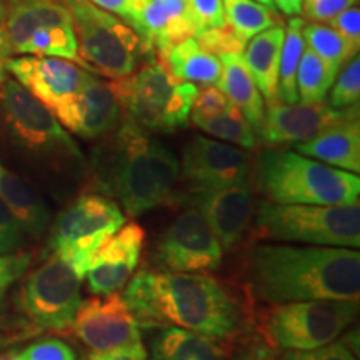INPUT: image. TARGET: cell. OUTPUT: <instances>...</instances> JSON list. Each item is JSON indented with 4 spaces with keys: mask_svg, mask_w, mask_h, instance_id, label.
<instances>
[{
    "mask_svg": "<svg viewBox=\"0 0 360 360\" xmlns=\"http://www.w3.org/2000/svg\"><path fill=\"white\" fill-rule=\"evenodd\" d=\"M13 56L11 42H8V32H7V12H6V2L0 0V80L7 77V72L4 69L7 58Z\"/></svg>",
    "mask_w": 360,
    "mask_h": 360,
    "instance_id": "bcb514c9",
    "label": "cell"
},
{
    "mask_svg": "<svg viewBox=\"0 0 360 360\" xmlns=\"http://www.w3.org/2000/svg\"><path fill=\"white\" fill-rule=\"evenodd\" d=\"M192 122L212 137H217L220 141L232 143V146H238L247 148V150L257 146V135H255L254 127L247 122L242 112L232 103H229L227 109L217 115L209 117V119L192 120Z\"/></svg>",
    "mask_w": 360,
    "mask_h": 360,
    "instance_id": "4dcf8cb0",
    "label": "cell"
},
{
    "mask_svg": "<svg viewBox=\"0 0 360 360\" xmlns=\"http://www.w3.org/2000/svg\"><path fill=\"white\" fill-rule=\"evenodd\" d=\"M255 187L274 204L344 205L359 202L360 195L357 174L277 147L257 155Z\"/></svg>",
    "mask_w": 360,
    "mask_h": 360,
    "instance_id": "5b68a950",
    "label": "cell"
},
{
    "mask_svg": "<svg viewBox=\"0 0 360 360\" xmlns=\"http://www.w3.org/2000/svg\"><path fill=\"white\" fill-rule=\"evenodd\" d=\"M283 24L270 27L257 35H254L245 44L242 57L249 69L252 79L267 102L277 98L278 64H281V51L283 42Z\"/></svg>",
    "mask_w": 360,
    "mask_h": 360,
    "instance_id": "d4e9b609",
    "label": "cell"
},
{
    "mask_svg": "<svg viewBox=\"0 0 360 360\" xmlns=\"http://www.w3.org/2000/svg\"><path fill=\"white\" fill-rule=\"evenodd\" d=\"M187 200L207 220L224 250H232L240 244L254 207L249 180L233 186L193 191Z\"/></svg>",
    "mask_w": 360,
    "mask_h": 360,
    "instance_id": "ffe728a7",
    "label": "cell"
},
{
    "mask_svg": "<svg viewBox=\"0 0 360 360\" xmlns=\"http://www.w3.org/2000/svg\"><path fill=\"white\" fill-rule=\"evenodd\" d=\"M124 224L125 214L114 199L97 192L82 193L57 217L49 247L84 281L92 252Z\"/></svg>",
    "mask_w": 360,
    "mask_h": 360,
    "instance_id": "7c38bea8",
    "label": "cell"
},
{
    "mask_svg": "<svg viewBox=\"0 0 360 360\" xmlns=\"http://www.w3.org/2000/svg\"><path fill=\"white\" fill-rule=\"evenodd\" d=\"M278 360H357V354L344 340H334L312 350H285Z\"/></svg>",
    "mask_w": 360,
    "mask_h": 360,
    "instance_id": "d590c367",
    "label": "cell"
},
{
    "mask_svg": "<svg viewBox=\"0 0 360 360\" xmlns=\"http://www.w3.org/2000/svg\"><path fill=\"white\" fill-rule=\"evenodd\" d=\"M274 7L287 17H295L302 13V0H272Z\"/></svg>",
    "mask_w": 360,
    "mask_h": 360,
    "instance_id": "7dc6e473",
    "label": "cell"
},
{
    "mask_svg": "<svg viewBox=\"0 0 360 360\" xmlns=\"http://www.w3.org/2000/svg\"><path fill=\"white\" fill-rule=\"evenodd\" d=\"M195 39L205 51L212 52L215 56H222V53L231 52L242 53L245 47L244 40L238 39L227 25L202 30V32L195 35Z\"/></svg>",
    "mask_w": 360,
    "mask_h": 360,
    "instance_id": "836d02e7",
    "label": "cell"
},
{
    "mask_svg": "<svg viewBox=\"0 0 360 360\" xmlns=\"http://www.w3.org/2000/svg\"><path fill=\"white\" fill-rule=\"evenodd\" d=\"M357 0H302V13L312 22H328Z\"/></svg>",
    "mask_w": 360,
    "mask_h": 360,
    "instance_id": "60d3db41",
    "label": "cell"
},
{
    "mask_svg": "<svg viewBox=\"0 0 360 360\" xmlns=\"http://www.w3.org/2000/svg\"><path fill=\"white\" fill-rule=\"evenodd\" d=\"M146 232L137 222H127L105 237L87 262L89 290L105 295L120 290L141 262Z\"/></svg>",
    "mask_w": 360,
    "mask_h": 360,
    "instance_id": "ac0fdd59",
    "label": "cell"
},
{
    "mask_svg": "<svg viewBox=\"0 0 360 360\" xmlns=\"http://www.w3.org/2000/svg\"><path fill=\"white\" fill-rule=\"evenodd\" d=\"M147 360H229L217 340L179 327H160L150 337Z\"/></svg>",
    "mask_w": 360,
    "mask_h": 360,
    "instance_id": "4316f807",
    "label": "cell"
},
{
    "mask_svg": "<svg viewBox=\"0 0 360 360\" xmlns=\"http://www.w3.org/2000/svg\"><path fill=\"white\" fill-rule=\"evenodd\" d=\"M179 164L191 192L247 182L250 174V159L242 148L204 135L186 143Z\"/></svg>",
    "mask_w": 360,
    "mask_h": 360,
    "instance_id": "9a60e30c",
    "label": "cell"
},
{
    "mask_svg": "<svg viewBox=\"0 0 360 360\" xmlns=\"http://www.w3.org/2000/svg\"><path fill=\"white\" fill-rule=\"evenodd\" d=\"M80 287L77 272L52 254L25 276L17 292V310L35 332H67L82 302Z\"/></svg>",
    "mask_w": 360,
    "mask_h": 360,
    "instance_id": "8fae6325",
    "label": "cell"
},
{
    "mask_svg": "<svg viewBox=\"0 0 360 360\" xmlns=\"http://www.w3.org/2000/svg\"><path fill=\"white\" fill-rule=\"evenodd\" d=\"M337 75L326 62L305 45L297 69V94L300 103H321L326 101Z\"/></svg>",
    "mask_w": 360,
    "mask_h": 360,
    "instance_id": "1f68e13d",
    "label": "cell"
},
{
    "mask_svg": "<svg viewBox=\"0 0 360 360\" xmlns=\"http://www.w3.org/2000/svg\"><path fill=\"white\" fill-rule=\"evenodd\" d=\"M72 17L79 56L90 72L122 79L132 74L142 58L148 57L146 45L135 30L114 13L102 11L90 0H60Z\"/></svg>",
    "mask_w": 360,
    "mask_h": 360,
    "instance_id": "ba28073f",
    "label": "cell"
},
{
    "mask_svg": "<svg viewBox=\"0 0 360 360\" xmlns=\"http://www.w3.org/2000/svg\"><path fill=\"white\" fill-rule=\"evenodd\" d=\"M97 193L115 199L130 217L177 200L180 164L174 152L124 117L94 150L87 174Z\"/></svg>",
    "mask_w": 360,
    "mask_h": 360,
    "instance_id": "3957f363",
    "label": "cell"
},
{
    "mask_svg": "<svg viewBox=\"0 0 360 360\" xmlns=\"http://www.w3.org/2000/svg\"><path fill=\"white\" fill-rule=\"evenodd\" d=\"M90 2L102 11L117 13L119 17H122L125 24H129L141 11L146 0H90Z\"/></svg>",
    "mask_w": 360,
    "mask_h": 360,
    "instance_id": "7bdbcfd3",
    "label": "cell"
},
{
    "mask_svg": "<svg viewBox=\"0 0 360 360\" xmlns=\"http://www.w3.org/2000/svg\"><path fill=\"white\" fill-rule=\"evenodd\" d=\"M255 233L278 242L359 249L360 204H274L264 199L255 209Z\"/></svg>",
    "mask_w": 360,
    "mask_h": 360,
    "instance_id": "52a82bcc",
    "label": "cell"
},
{
    "mask_svg": "<svg viewBox=\"0 0 360 360\" xmlns=\"http://www.w3.org/2000/svg\"><path fill=\"white\" fill-rule=\"evenodd\" d=\"M359 119V105L347 109H332L328 103H282L269 102L264 120L257 129L260 141L267 147H278L285 143H299L312 139L345 120Z\"/></svg>",
    "mask_w": 360,
    "mask_h": 360,
    "instance_id": "e0dca14e",
    "label": "cell"
},
{
    "mask_svg": "<svg viewBox=\"0 0 360 360\" xmlns=\"http://www.w3.org/2000/svg\"><path fill=\"white\" fill-rule=\"evenodd\" d=\"M17 360H75V354L65 342L44 339L34 342L17 354Z\"/></svg>",
    "mask_w": 360,
    "mask_h": 360,
    "instance_id": "8d00e7d4",
    "label": "cell"
},
{
    "mask_svg": "<svg viewBox=\"0 0 360 360\" xmlns=\"http://www.w3.org/2000/svg\"><path fill=\"white\" fill-rule=\"evenodd\" d=\"M359 300L317 299L277 304L265 317L269 345L281 350H312L330 344L354 322Z\"/></svg>",
    "mask_w": 360,
    "mask_h": 360,
    "instance_id": "9c48e42d",
    "label": "cell"
},
{
    "mask_svg": "<svg viewBox=\"0 0 360 360\" xmlns=\"http://www.w3.org/2000/svg\"><path fill=\"white\" fill-rule=\"evenodd\" d=\"M25 232L8 210V207L0 199V255L20 250L24 245Z\"/></svg>",
    "mask_w": 360,
    "mask_h": 360,
    "instance_id": "f35d334b",
    "label": "cell"
},
{
    "mask_svg": "<svg viewBox=\"0 0 360 360\" xmlns=\"http://www.w3.org/2000/svg\"><path fill=\"white\" fill-rule=\"evenodd\" d=\"M334 87L328 96V105L332 109H347V107L359 105L360 98V57L359 53L342 67V72L337 74Z\"/></svg>",
    "mask_w": 360,
    "mask_h": 360,
    "instance_id": "d6a6232c",
    "label": "cell"
},
{
    "mask_svg": "<svg viewBox=\"0 0 360 360\" xmlns=\"http://www.w3.org/2000/svg\"><path fill=\"white\" fill-rule=\"evenodd\" d=\"M337 34H340L347 42L352 45L355 51H359L360 45V11L357 6L345 8L344 12L337 13L327 22Z\"/></svg>",
    "mask_w": 360,
    "mask_h": 360,
    "instance_id": "ab89813d",
    "label": "cell"
},
{
    "mask_svg": "<svg viewBox=\"0 0 360 360\" xmlns=\"http://www.w3.org/2000/svg\"><path fill=\"white\" fill-rule=\"evenodd\" d=\"M294 150L330 167L360 172V125L359 119L345 120L314 135L305 142L294 143Z\"/></svg>",
    "mask_w": 360,
    "mask_h": 360,
    "instance_id": "7402d4cb",
    "label": "cell"
},
{
    "mask_svg": "<svg viewBox=\"0 0 360 360\" xmlns=\"http://www.w3.org/2000/svg\"><path fill=\"white\" fill-rule=\"evenodd\" d=\"M192 8L200 32L205 29L227 25L225 24L224 0H192Z\"/></svg>",
    "mask_w": 360,
    "mask_h": 360,
    "instance_id": "b9f144b4",
    "label": "cell"
},
{
    "mask_svg": "<svg viewBox=\"0 0 360 360\" xmlns=\"http://www.w3.org/2000/svg\"><path fill=\"white\" fill-rule=\"evenodd\" d=\"M175 79L182 82L217 85L222 77V62L215 53L205 51L195 37H188L159 53H154Z\"/></svg>",
    "mask_w": 360,
    "mask_h": 360,
    "instance_id": "603a6c76",
    "label": "cell"
},
{
    "mask_svg": "<svg viewBox=\"0 0 360 360\" xmlns=\"http://www.w3.org/2000/svg\"><path fill=\"white\" fill-rule=\"evenodd\" d=\"M148 352L142 345V342L124 345V347L105 350V352H92L89 360H147Z\"/></svg>",
    "mask_w": 360,
    "mask_h": 360,
    "instance_id": "ee69618b",
    "label": "cell"
},
{
    "mask_svg": "<svg viewBox=\"0 0 360 360\" xmlns=\"http://www.w3.org/2000/svg\"><path fill=\"white\" fill-rule=\"evenodd\" d=\"M6 12L12 53L65 58L89 70L79 56L70 13L60 0H6Z\"/></svg>",
    "mask_w": 360,
    "mask_h": 360,
    "instance_id": "30bf717a",
    "label": "cell"
},
{
    "mask_svg": "<svg viewBox=\"0 0 360 360\" xmlns=\"http://www.w3.org/2000/svg\"><path fill=\"white\" fill-rule=\"evenodd\" d=\"M122 299L141 326L179 327L214 340L232 339L244 322L236 297L200 272L139 270Z\"/></svg>",
    "mask_w": 360,
    "mask_h": 360,
    "instance_id": "6da1fadb",
    "label": "cell"
},
{
    "mask_svg": "<svg viewBox=\"0 0 360 360\" xmlns=\"http://www.w3.org/2000/svg\"><path fill=\"white\" fill-rule=\"evenodd\" d=\"M229 103L231 102L225 97L222 89L217 85H204L197 90L195 101L192 103L191 120L209 119V117L217 115L227 109Z\"/></svg>",
    "mask_w": 360,
    "mask_h": 360,
    "instance_id": "e575fe53",
    "label": "cell"
},
{
    "mask_svg": "<svg viewBox=\"0 0 360 360\" xmlns=\"http://www.w3.org/2000/svg\"><path fill=\"white\" fill-rule=\"evenodd\" d=\"M4 321H6V304L0 299V327L4 326Z\"/></svg>",
    "mask_w": 360,
    "mask_h": 360,
    "instance_id": "c3c4849f",
    "label": "cell"
},
{
    "mask_svg": "<svg viewBox=\"0 0 360 360\" xmlns=\"http://www.w3.org/2000/svg\"><path fill=\"white\" fill-rule=\"evenodd\" d=\"M4 69L7 75L17 80L27 92L32 94L51 110L74 97L94 79L92 72L58 57H11L4 64Z\"/></svg>",
    "mask_w": 360,
    "mask_h": 360,
    "instance_id": "2e32d148",
    "label": "cell"
},
{
    "mask_svg": "<svg viewBox=\"0 0 360 360\" xmlns=\"http://www.w3.org/2000/svg\"><path fill=\"white\" fill-rule=\"evenodd\" d=\"M0 360H17V352L0 354Z\"/></svg>",
    "mask_w": 360,
    "mask_h": 360,
    "instance_id": "681fc988",
    "label": "cell"
},
{
    "mask_svg": "<svg viewBox=\"0 0 360 360\" xmlns=\"http://www.w3.org/2000/svg\"><path fill=\"white\" fill-rule=\"evenodd\" d=\"M224 249L207 220L195 207L179 214L157 242L155 260L167 272L217 270Z\"/></svg>",
    "mask_w": 360,
    "mask_h": 360,
    "instance_id": "4fadbf2b",
    "label": "cell"
},
{
    "mask_svg": "<svg viewBox=\"0 0 360 360\" xmlns=\"http://www.w3.org/2000/svg\"><path fill=\"white\" fill-rule=\"evenodd\" d=\"M247 283L265 304L299 300H359L357 249L321 245L257 244L247 255Z\"/></svg>",
    "mask_w": 360,
    "mask_h": 360,
    "instance_id": "7a4b0ae2",
    "label": "cell"
},
{
    "mask_svg": "<svg viewBox=\"0 0 360 360\" xmlns=\"http://www.w3.org/2000/svg\"><path fill=\"white\" fill-rule=\"evenodd\" d=\"M304 40L310 51L317 53L335 75L355 53H359L340 34L322 22H305Z\"/></svg>",
    "mask_w": 360,
    "mask_h": 360,
    "instance_id": "f546056e",
    "label": "cell"
},
{
    "mask_svg": "<svg viewBox=\"0 0 360 360\" xmlns=\"http://www.w3.org/2000/svg\"><path fill=\"white\" fill-rule=\"evenodd\" d=\"M219 57L222 62V77H220L219 87L222 89L229 102L242 112L247 122L257 132L264 120L265 103L262 94L247 69L244 57L237 52L222 53Z\"/></svg>",
    "mask_w": 360,
    "mask_h": 360,
    "instance_id": "484cf974",
    "label": "cell"
},
{
    "mask_svg": "<svg viewBox=\"0 0 360 360\" xmlns=\"http://www.w3.org/2000/svg\"><path fill=\"white\" fill-rule=\"evenodd\" d=\"M0 199L20 224L27 236L40 238L51 222V210L42 195L24 179L0 165Z\"/></svg>",
    "mask_w": 360,
    "mask_h": 360,
    "instance_id": "cb8c5ba5",
    "label": "cell"
},
{
    "mask_svg": "<svg viewBox=\"0 0 360 360\" xmlns=\"http://www.w3.org/2000/svg\"><path fill=\"white\" fill-rule=\"evenodd\" d=\"M70 330L92 352L119 349L142 339L141 323L117 292L82 300Z\"/></svg>",
    "mask_w": 360,
    "mask_h": 360,
    "instance_id": "5bb4252c",
    "label": "cell"
},
{
    "mask_svg": "<svg viewBox=\"0 0 360 360\" xmlns=\"http://www.w3.org/2000/svg\"><path fill=\"white\" fill-rule=\"evenodd\" d=\"M30 262H32V252L17 250L0 255V299L12 283L25 276Z\"/></svg>",
    "mask_w": 360,
    "mask_h": 360,
    "instance_id": "74e56055",
    "label": "cell"
},
{
    "mask_svg": "<svg viewBox=\"0 0 360 360\" xmlns=\"http://www.w3.org/2000/svg\"><path fill=\"white\" fill-rule=\"evenodd\" d=\"M129 25L154 56L200 32L192 0H146Z\"/></svg>",
    "mask_w": 360,
    "mask_h": 360,
    "instance_id": "44dd1931",
    "label": "cell"
},
{
    "mask_svg": "<svg viewBox=\"0 0 360 360\" xmlns=\"http://www.w3.org/2000/svg\"><path fill=\"white\" fill-rule=\"evenodd\" d=\"M224 13L229 29L245 44L254 35L282 24L276 8L255 0H224Z\"/></svg>",
    "mask_w": 360,
    "mask_h": 360,
    "instance_id": "f1b7e54d",
    "label": "cell"
},
{
    "mask_svg": "<svg viewBox=\"0 0 360 360\" xmlns=\"http://www.w3.org/2000/svg\"><path fill=\"white\" fill-rule=\"evenodd\" d=\"M233 360H278V355L272 345L265 344V342L252 340L237 350Z\"/></svg>",
    "mask_w": 360,
    "mask_h": 360,
    "instance_id": "f6af8a7d",
    "label": "cell"
},
{
    "mask_svg": "<svg viewBox=\"0 0 360 360\" xmlns=\"http://www.w3.org/2000/svg\"><path fill=\"white\" fill-rule=\"evenodd\" d=\"M255 2H260V4H264V6H267V7H272V8H276V7H274L272 0H255Z\"/></svg>",
    "mask_w": 360,
    "mask_h": 360,
    "instance_id": "f907efd6",
    "label": "cell"
},
{
    "mask_svg": "<svg viewBox=\"0 0 360 360\" xmlns=\"http://www.w3.org/2000/svg\"><path fill=\"white\" fill-rule=\"evenodd\" d=\"M122 114L146 130L186 127L195 101V84L175 79L155 56L146 57L141 69L110 82Z\"/></svg>",
    "mask_w": 360,
    "mask_h": 360,
    "instance_id": "8992f818",
    "label": "cell"
},
{
    "mask_svg": "<svg viewBox=\"0 0 360 360\" xmlns=\"http://www.w3.org/2000/svg\"><path fill=\"white\" fill-rule=\"evenodd\" d=\"M52 112L65 130L89 141L114 132L124 117L112 85L96 77Z\"/></svg>",
    "mask_w": 360,
    "mask_h": 360,
    "instance_id": "d6986e66",
    "label": "cell"
},
{
    "mask_svg": "<svg viewBox=\"0 0 360 360\" xmlns=\"http://www.w3.org/2000/svg\"><path fill=\"white\" fill-rule=\"evenodd\" d=\"M0 112L12 141L30 159L65 182L87 174V159L51 109L11 75L0 80Z\"/></svg>",
    "mask_w": 360,
    "mask_h": 360,
    "instance_id": "277c9868",
    "label": "cell"
},
{
    "mask_svg": "<svg viewBox=\"0 0 360 360\" xmlns=\"http://www.w3.org/2000/svg\"><path fill=\"white\" fill-rule=\"evenodd\" d=\"M305 20L300 17H292L287 22L285 34H283L281 64H278V82H277V98L282 103H297V69H299L300 57L305 49L304 40Z\"/></svg>",
    "mask_w": 360,
    "mask_h": 360,
    "instance_id": "83f0119b",
    "label": "cell"
}]
</instances>
